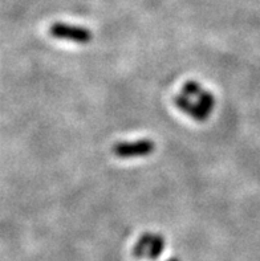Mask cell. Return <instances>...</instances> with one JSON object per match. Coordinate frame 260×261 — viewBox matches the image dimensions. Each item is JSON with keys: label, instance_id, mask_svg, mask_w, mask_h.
<instances>
[{"label": "cell", "instance_id": "obj_1", "mask_svg": "<svg viewBox=\"0 0 260 261\" xmlns=\"http://www.w3.org/2000/svg\"><path fill=\"white\" fill-rule=\"evenodd\" d=\"M178 109L195 121H206L215 108V97L202 85L188 80L182 88V92L174 97Z\"/></svg>", "mask_w": 260, "mask_h": 261}, {"label": "cell", "instance_id": "obj_2", "mask_svg": "<svg viewBox=\"0 0 260 261\" xmlns=\"http://www.w3.org/2000/svg\"><path fill=\"white\" fill-rule=\"evenodd\" d=\"M165 249V238L158 233L145 232L138 242L135 243L133 248V256L135 258H149L154 261L161 257L162 252Z\"/></svg>", "mask_w": 260, "mask_h": 261}, {"label": "cell", "instance_id": "obj_3", "mask_svg": "<svg viewBox=\"0 0 260 261\" xmlns=\"http://www.w3.org/2000/svg\"><path fill=\"white\" fill-rule=\"evenodd\" d=\"M50 35L55 39L65 40V41L76 44H88L93 37L92 32L85 27L61 23V21L53 23L50 27Z\"/></svg>", "mask_w": 260, "mask_h": 261}, {"label": "cell", "instance_id": "obj_4", "mask_svg": "<svg viewBox=\"0 0 260 261\" xmlns=\"http://www.w3.org/2000/svg\"><path fill=\"white\" fill-rule=\"evenodd\" d=\"M155 150V143L152 139H137V141H122L113 145L112 151L121 159L138 158L152 154Z\"/></svg>", "mask_w": 260, "mask_h": 261}, {"label": "cell", "instance_id": "obj_5", "mask_svg": "<svg viewBox=\"0 0 260 261\" xmlns=\"http://www.w3.org/2000/svg\"><path fill=\"white\" fill-rule=\"evenodd\" d=\"M166 261H179V260H178L177 257H173V258H169V260H166Z\"/></svg>", "mask_w": 260, "mask_h": 261}]
</instances>
